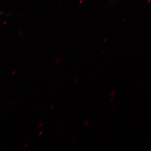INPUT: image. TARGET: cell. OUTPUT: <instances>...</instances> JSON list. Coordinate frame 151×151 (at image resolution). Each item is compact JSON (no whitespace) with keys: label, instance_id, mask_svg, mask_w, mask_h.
<instances>
[{"label":"cell","instance_id":"obj_1","mask_svg":"<svg viewBox=\"0 0 151 151\" xmlns=\"http://www.w3.org/2000/svg\"><path fill=\"white\" fill-rule=\"evenodd\" d=\"M88 123H89V121H87V122H86V123H85V126H86V125L88 124Z\"/></svg>","mask_w":151,"mask_h":151},{"label":"cell","instance_id":"obj_2","mask_svg":"<svg viewBox=\"0 0 151 151\" xmlns=\"http://www.w3.org/2000/svg\"><path fill=\"white\" fill-rule=\"evenodd\" d=\"M115 91H113V92H112V93H111V95H113V94H114V93H115Z\"/></svg>","mask_w":151,"mask_h":151},{"label":"cell","instance_id":"obj_3","mask_svg":"<svg viewBox=\"0 0 151 151\" xmlns=\"http://www.w3.org/2000/svg\"><path fill=\"white\" fill-rule=\"evenodd\" d=\"M77 81H78V79H76V80H75V81L74 82V83H76V82Z\"/></svg>","mask_w":151,"mask_h":151}]
</instances>
